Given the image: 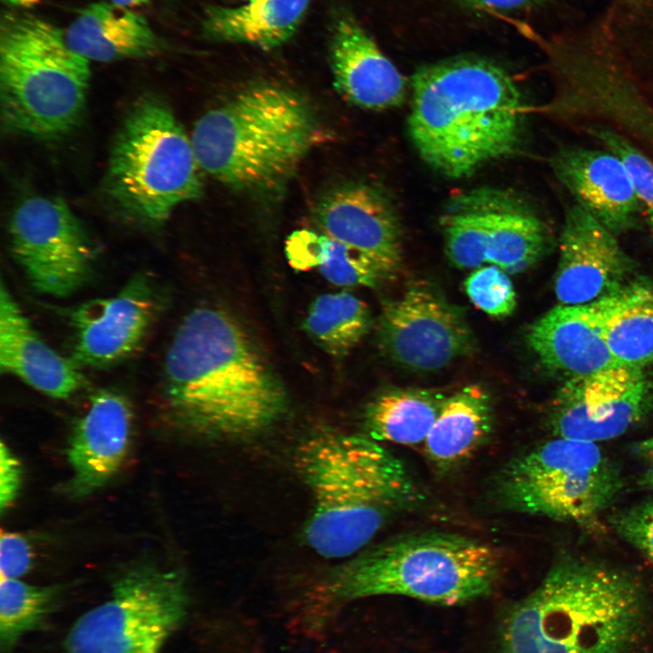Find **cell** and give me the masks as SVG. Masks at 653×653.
<instances>
[{"label": "cell", "mask_w": 653, "mask_h": 653, "mask_svg": "<svg viewBox=\"0 0 653 653\" xmlns=\"http://www.w3.org/2000/svg\"><path fill=\"white\" fill-rule=\"evenodd\" d=\"M33 554L28 541L15 532L1 531V579H18L28 572Z\"/></svg>", "instance_id": "cell-34"}, {"label": "cell", "mask_w": 653, "mask_h": 653, "mask_svg": "<svg viewBox=\"0 0 653 653\" xmlns=\"http://www.w3.org/2000/svg\"><path fill=\"white\" fill-rule=\"evenodd\" d=\"M190 138L160 98H141L126 115L109 158L105 187L116 208L146 225L163 224L201 194Z\"/></svg>", "instance_id": "cell-8"}, {"label": "cell", "mask_w": 653, "mask_h": 653, "mask_svg": "<svg viewBox=\"0 0 653 653\" xmlns=\"http://www.w3.org/2000/svg\"><path fill=\"white\" fill-rule=\"evenodd\" d=\"M150 0H110L114 5L132 9L133 7L141 6L147 4Z\"/></svg>", "instance_id": "cell-38"}, {"label": "cell", "mask_w": 653, "mask_h": 653, "mask_svg": "<svg viewBox=\"0 0 653 653\" xmlns=\"http://www.w3.org/2000/svg\"><path fill=\"white\" fill-rule=\"evenodd\" d=\"M21 482V463L7 445L2 442L0 447V508L2 512L16 498Z\"/></svg>", "instance_id": "cell-35"}, {"label": "cell", "mask_w": 653, "mask_h": 653, "mask_svg": "<svg viewBox=\"0 0 653 653\" xmlns=\"http://www.w3.org/2000/svg\"><path fill=\"white\" fill-rule=\"evenodd\" d=\"M489 395L471 385L446 397L424 443V453L434 468L450 472L470 459L492 429Z\"/></svg>", "instance_id": "cell-24"}, {"label": "cell", "mask_w": 653, "mask_h": 653, "mask_svg": "<svg viewBox=\"0 0 653 653\" xmlns=\"http://www.w3.org/2000/svg\"><path fill=\"white\" fill-rule=\"evenodd\" d=\"M163 397L174 420L218 436L258 433L278 421L286 392L243 326L216 307L190 311L167 351Z\"/></svg>", "instance_id": "cell-1"}, {"label": "cell", "mask_w": 653, "mask_h": 653, "mask_svg": "<svg viewBox=\"0 0 653 653\" xmlns=\"http://www.w3.org/2000/svg\"><path fill=\"white\" fill-rule=\"evenodd\" d=\"M157 310L152 284L132 277L114 296L88 300L71 315L73 360L79 366L108 367L129 357L141 345Z\"/></svg>", "instance_id": "cell-15"}, {"label": "cell", "mask_w": 653, "mask_h": 653, "mask_svg": "<svg viewBox=\"0 0 653 653\" xmlns=\"http://www.w3.org/2000/svg\"><path fill=\"white\" fill-rule=\"evenodd\" d=\"M318 138L311 103L297 91L273 83L248 86L209 110L190 136L201 171L251 192L282 187Z\"/></svg>", "instance_id": "cell-5"}, {"label": "cell", "mask_w": 653, "mask_h": 653, "mask_svg": "<svg viewBox=\"0 0 653 653\" xmlns=\"http://www.w3.org/2000/svg\"><path fill=\"white\" fill-rule=\"evenodd\" d=\"M42 0H2L3 3L9 6L29 7L36 5Z\"/></svg>", "instance_id": "cell-39"}, {"label": "cell", "mask_w": 653, "mask_h": 653, "mask_svg": "<svg viewBox=\"0 0 653 653\" xmlns=\"http://www.w3.org/2000/svg\"><path fill=\"white\" fill-rule=\"evenodd\" d=\"M620 537L653 561V502H644L615 516Z\"/></svg>", "instance_id": "cell-33"}, {"label": "cell", "mask_w": 653, "mask_h": 653, "mask_svg": "<svg viewBox=\"0 0 653 653\" xmlns=\"http://www.w3.org/2000/svg\"><path fill=\"white\" fill-rule=\"evenodd\" d=\"M445 251L459 268L494 265L518 273L544 254L548 232L542 219L507 190L480 187L457 193L440 218Z\"/></svg>", "instance_id": "cell-11"}, {"label": "cell", "mask_w": 653, "mask_h": 653, "mask_svg": "<svg viewBox=\"0 0 653 653\" xmlns=\"http://www.w3.org/2000/svg\"><path fill=\"white\" fill-rule=\"evenodd\" d=\"M476 7L508 10L522 7L533 0H462Z\"/></svg>", "instance_id": "cell-36"}, {"label": "cell", "mask_w": 653, "mask_h": 653, "mask_svg": "<svg viewBox=\"0 0 653 653\" xmlns=\"http://www.w3.org/2000/svg\"><path fill=\"white\" fill-rule=\"evenodd\" d=\"M314 219L323 234L365 254L388 276L399 268V221L376 188L362 182L338 184L318 199Z\"/></svg>", "instance_id": "cell-17"}, {"label": "cell", "mask_w": 653, "mask_h": 653, "mask_svg": "<svg viewBox=\"0 0 653 653\" xmlns=\"http://www.w3.org/2000/svg\"><path fill=\"white\" fill-rule=\"evenodd\" d=\"M604 297L584 305L560 304L536 320L527 343L548 369L570 377L617 364L604 335Z\"/></svg>", "instance_id": "cell-20"}, {"label": "cell", "mask_w": 653, "mask_h": 653, "mask_svg": "<svg viewBox=\"0 0 653 653\" xmlns=\"http://www.w3.org/2000/svg\"><path fill=\"white\" fill-rule=\"evenodd\" d=\"M9 233L11 252L38 292L67 297L90 279L93 245L79 219L62 199H24L13 212Z\"/></svg>", "instance_id": "cell-12"}, {"label": "cell", "mask_w": 653, "mask_h": 653, "mask_svg": "<svg viewBox=\"0 0 653 653\" xmlns=\"http://www.w3.org/2000/svg\"><path fill=\"white\" fill-rule=\"evenodd\" d=\"M90 61L64 31L32 15H9L0 29L1 118L5 130L36 139L73 132L85 111Z\"/></svg>", "instance_id": "cell-7"}, {"label": "cell", "mask_w": 653, "mask_h": 653, "mask_svg": "<svg viewBox=\"0 0 653 653\" xmlns=\"http://www.w3.org/2000/svg\"><path fill=\"white\" fill-rule=\"evenodd\" d=\"M64 35L70 47L90 62L145 57L161 47V40L142 15L106 2L81 9L64 30Z\"/></svg>", "instance_id": "cell-23"}, {"label": "cell", "mask_w": 653, "mask_h": 653, "mask_svg": "<svg viewBox=\"0 0 653 653\" xmlns=\"http://www.w3.org/2000/svg\"><path fill=\"white\" fill-rule=\"evenodd\" d=\"M523 126L516 83L488 60L448 59L413 76L409 135L421 158L445 176L466 177L513 153Z\"/></svg>", "instance_id": "cell-2"}, {"label": "cell", "mask_w": 653, "mask_h": 653, "mask_svg": "<svg viewBox=\"0 0 653 653\" xmlns=\"http://www.w3.org/2000/svg\"><path fill=\"white\" fill-rule=\"evenodd\" d=\"M446 396L424 388H390L366 405L364 425L375 441L424 444Z\"/></svg>", "instance_id": "cell-26"}, {"label": "cell", "mask_w": 653, "mask_h": 653, "mask_svg": "<svg viewBox=\"0 0 653 653\" xmlns=\"http://www.w3.org/2000/svg\"><path fill=\"white\" fill-rule=\"evenodd\" d=\"M551 168L575 204L612 233L635 224L641 207L625 166L614 153L566 146L553 154Z\"/></svg>", "instance_id": "cell-19"}, {"label": "cell", "mask_w": 653, "mask_h": 653, "mask_svg": "<svg viewBox=\"0 0 653 653\" xmlns=\"http://www.w3.org/2000/svg\"><path fill=\"white\" fill-rule=\"evenodd\" d=\"M294 466L313 502L304 539L326 559L361 551L424 498L405 464L369 436L314 434L298 445Z\"/></svg>", "instance_id": "cell-3"}, {"label": "cell", "mask_w": 653, "mask_h": 653, "mask_svg": "<svg viewBox=\"0 0 653 653\" xmlns=\"http://www.w3.org/2000/svg\"><path fill=\"white\" fill-rule=\"evenodd\" d=\"M0 367L57 399L69 398L86 385L81 366L39 336L4 282L0 288Z\"/></svg>", "instance_id": "cell-22"}, {"label": "cell", "mask_w": 653, "mask_h": 653, "mask_svg": "<svg viewBox=\"0 0 653 653\" xmlns=\"http://www.w3.org/2000/svg\"><path fill=\"white\" fill-rule=\"evenodd\" d=\"M57 594V587L31 585L18 579H1L0 646L3 652H9L25 633L44 622Z\"/></svg>", "instance_id": "cell-30"}, {"label": "cell", "mask_w": 653, "mask_h": 653, "mask_svg": "<svg viewBox=\"0 0 653 653\" xmlns=\"http://www.w3.org/2000/svg\"><path fill=\"white\" fill-rule=\"evenodd\" d=\"M636 452L653 463V436L639 442L636 447Z\"/></svg>", "instance_id": "cell-37"}, {"label": "cell", "mask_w": 653, "mask_h": 653, "mask_svg": "<svg viewBox=\"0 0 653 653\" xmlns=\"http://www.w3.org/2000/svg\"><path fill=\"white\" fill-rule=\"evenodd\" d=\"M311 0H247L238 6H211L203 27L212 39L270 50L296 32Z\"/></svg>", "instance_id": "cell-25"}, {"label": "cell", "mask_w": 653, "mask_h": 653, "mask_svg": "<svg viewBox=\"0 0 653 653\" xmlns=\"http://www.w3.org/2000/svg\"><path fill=\"white\" fill-rule=\"evenodd\" d=\"M379 339L393 361L425 372L448 365L474 346L463 313L435 290L421 286L384 305Z\"/></svg>", "instance_id": "cell-13"}, {"label": "cell", "mask_w": 653, "mask_h": 653, "mask_svg": "<svg viewBox=\"0 0 653 653\" xmlns=\"http://www.w3.org/2000/svg\"><path fill=\"white\" fill-rule=\"evenodd\" d=\"M621 487L619 473L595 443L557 437L511 460L495 495L510 511L583 522L609 507Z\"/></svg>", "instance_id": "cell-9"}, {"label": "cell", "mask_w": 653, "mask_h": 653, "mask_svg": "<svg viewBox=\"0 0 653 653\" xmlns=\"http://www.w3.org/2000/svg\"><path fill=\"white\" fill-rule=\"evenodd\" d=\"M132 411L121 393L101 389L72 432L66 454L73 471L66 489L84 497L105 485L119 471L130 445Z\"/></svg>", "instance_id": "cell-18"}, {"label": "cell", "mask_w": 653, "mask_h": 653, "mask_svg": "<svg viewBox=\"0 0 653 653\" xmlns=\"http://www.w3.org/2000/svg\"><path fill=\"white\" fill-rule=\"evenodd\" d=\"M591 134L622 161L647 222L653 232V161L620 133L603 126Z\"/></svg>", "instance_id": "cell-31"}, {"label": "cell", "mask_w": 653, "mask_h": 653, "mask_svg": "<svg viewBox=\"0 0 653 653\" xmlns=\"http://www.w3.org/2000/svg\"><path fill=\"white\" fill-rule=\"evenodd\" d=\"M645 617L644 590L630 573L560 559L503 617L501 653H625Z\"/></svg>", "instance_id": "cell-4"}, {"label": "cell", "mask_w": 653, "mask_h": 653, "mask_svg": "<svg viewBox=\"0 0 653 653\" xmlns=\"http://www.w3.org/2000/svg\"><path fill=\"white\" fill-rule=\"evenodd\" d=\"M500 570V555L491 545L458 533L422 531L368 545L334 568L327 582L346 599L396 595L452 606L491 593Z\"/></svg>", "instance_id": "cell-6"}, {"label": "cell", "mask_w": 653, "mask_h": 653, "mask_svg": "<svg viewBox=\"0 0 653 653\" xmlns=\"http://www.w3.org/2000/svg\"><path fill=\"white\" fill-rule=\"evenodd\" d=\"M616 236L577 204L567 210L554 281L560 304L592 303L625 285L630 262Z\"/></svg>", "instance_id": "cell-16"}, {"label": "cell", "mask_w": 653, "mask_h": 653, "mask_svg": "<svg viewBox=\"0 0 653 653\" xmlns=\"http://www.w3.org/2000/svg\"><path fill=\"white\" fill-rule=\"evenodd\" d=\"M647 394L643 368L628 365L570 377L552 402L551 430L557 437L586 442L613 439L641 417Z\"/></svg>", "instance_id": "cell-14"}, {"label": "cell", "mask_w": 653, "mask_h": 653, "mask_svg": "<svg viewBox=\"0 0 653 653\" xmlns=\"http://www.w3.org/2000/svg\"><path fill=\"white\" fill-rule=\"evenodd\" d=\"M181 573L141 565L113 584L110 598L86 611L65 638L67 653H161L185 617Z\"/></svg>", "instance_id": "cell-10"}, {"label": "cell", "mask_w": 653, "mask_h": 653, "mask_svg": "<svg viewBox=\"0 0 653 653\" xmlns=\"http://www.w3.org/2000/svg\"><path fill=\"white\" fill-rule=\"evenodd\" d=\"M329 56L334 86L351 103L385 110L404 101L402 74L353 18L343 16L336 23Z\"/></svg>", "instance_id": "cell-21"}, {"label": "cell", "mask_w": 653, "mask_h": 653, "mask_svg": "<svg viewBox=\"0 0 653 653\" xmlns=\"http://www.w3.org/2000/svg\"><path fill=\"white\" fill-rule=\"evenodd\" d=\"M243 1H247V0H243Z\"/></svg>", "instance_id": "cell-41"}, {"label": "cell", "mask_w": 653, "mask_h": 653, "mask_svg": "<svg viewBox=\"0 0 653 653\" xmlns=\"http://www.w3.org/2000/svg\"><path fill=\"white\" fill-rule=\"evenodd\" d=\"M464 288L471 301L492 317H506L516 307V295L510 278L494 265L474 270L466 278Z\"/></svg>", "instance_id": "cell-32"}, {"label": "cell", "mask_w": 653, "mask_h": 653, "mask_svg": "<svg viewBox=\"0 0 653 653\" xmlns=\"http://www.w3.org/2000/svg\"><path fill=\"white\" fill-rule=\"evenodd\" d=\"M286 255L293 268L317 269L336 286L374 288L388 277L365 254L323 233L307 229L290 235Z\"/></svg>", "instance_id": "cell-28"}, {"label": "cell", "mask_w": 653, "mask_h": 653, "mask_svg": "<svg viewBox=\"0 0 653 653\" xmlns=\"http://www.w3.org/2000/svg\"><path fill=\"white\" fill-rule=\"evenodd\" d=\"M604 304V335L615 361L640 368L652 364L653 285L625 284Z\"/></svg>", "instance_id": "cell-27"}, {"label": "cell", "mask_w": 653, "mask_h": 653, "mask_svg": "<svg viewBox=\"0 0 653 653\" xmlns=\"http://www.w3.org/2000/svg\"><path fill=\"white\" fill-rule=\"evenodd\" d=\"M371 318L367 306L348 292L318 296L304 320L307 334L335 356L349 353L367 334Z\"/></svg>", "instance_id": "cell-29"}, {"label": "cell", "mask_w": 653, "mask_h": 653, "mask_svg": "<svg viewBox=\"0 0 653 653\" xmlns=\"http://www.w3.org/2000/svg\"><path fill=\"white\" fill-rule=\"evenodd\" d=\"M645 482L646 484L653 490V467L647 473Z\"/></svg>", "instance_id": "cell-40"}]
</instances>
